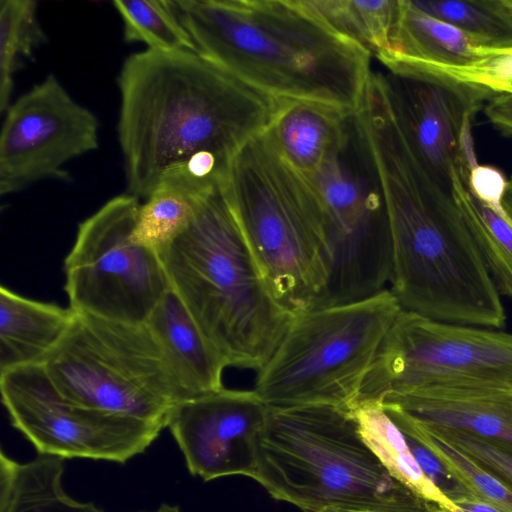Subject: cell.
<instances>
[{
  "instance_id": "obj_1",
  "label": "cell",
  "mask_w": 512,
  "mask_h": 512,
  "mask_svg": "<svg viewBox=\"0 0 512 512\" xmlns=\"http://www.w3.org/2000/svg\"><path fill=\"white\" fill-rule=\"evenodd\" d=\"M388 218L389 290L401 308L454 324L502 328L506 313L453 188L421 162L383 87L352 119Z\"/></svg>"
},
{
  "instance_id": "obj_2",
  "label": "cell",
  "mask_w": 512,
  "mask_h": 512,
  "mask_svg": "<svg viewBox=\"0 0 512 512\" xmlns=\"http://www.w3.org/2000/svg\"><path fill=\"white\" fill-rule=\"evenodd\" d=\"M118 139L128 193L147 199L162 175L205 155L229 167L267 131L286 99L243 81L196 51L129 55L118 78Z\"/></svg>"
},
{
  "instance_id": "obj_3",
  "label": "cell",
  "mask_w": 512,
  "mask_h": 512,
  "mask_svg": "<svg viewBox=\"0 0 512 512\" xmlns=\"http://www.w3.org/2000/svg\"><path fill=\"white\" fill-rule=\"evenodd\" d=\"M196 52L278 99L320 103L352 117L372 55L306 0H171Z\"/></svg>"
},
{
  "instance_id": "obj_4",
  "label": "cell",
  "mask_w": 512,
  "mask_h": 512,
  "mask_svg": "<svg viewBox=\"0 0 512 512\" xmlns=\"http://www.w3.org/2000/svg\"><path fill=\"white\" fill-rule=\"evenodd\" d=\"M158 255L170 289L226 366L259 372L293 315L272 296L220 186L203 199L189 226Z\"/></svg>"
},
{
  "instance_id": "obj_5",
  "label": "cell",
  "mask_w": 512,
  "mask_h": 512,
  "mask_svg": "<svg viewBox=\"0 0 512 512\" xmlns=\"http://www.w3.org/2000/svg\"><path fill=\"white\" fill-rule=\"evenodd\" d=\"M303 512L327 507L433 512L438 505L395 479L364 441L351 410L331 405L270 408L253 478Z\"/></svg>"
},
{
  "instance_id": "obj_6",
  "label": "cell",
  "mask_w": 512,
  "mask_h": 512,
  "mask_svg": "<svg viewBox=\"0 0 512 512\" xmlns=\"http://www.w3.org/2000/svg\"><path fill=\"white\" fill-rule=\"evenodd\" d=\"M220 191L277 303L292 315L312 309L329 275L321 204L269 130L238 151Z\"/></svg>"
},
{
  "instance_id": "obj_7",
  "label": "cell",
  "mask_w": 512,
  "mask_h": 512,
  "mask_svg": "<svg viewBox=\"0 0 512 512\" xmlns=\"http://www.w3.org/2000/svg\"><path fill=\"white\" fill-rule=\"evenodd\" d=\"M401 311L385 289L363 300L293 315L274 354L257 372L253 390L270 408L331 405L351 410Z\"/></svg>"
},
{
  "instance_id": "obj_8",
  "label": "cell",
  "mask_w": 512,
  "mask_h": 512,
  "mask_svg": "<svg viewBox=\"0 0 512 512\" xmlns=\"http://www.w3.org/2000/svg\"><path fill=\"white\" fill-rule=\"evenodd\" d=\"M40 364L68 400L163 428L185 401L146 322L75 312L64 337Z\"/></svg>"
},
{
  "instance_id": "obj_9",
  "label": "cell",
  "mask_w": 512,
  "mask_h": 512,
  "mask_svg": "<svg viewBox=\"0 0 512 512\" xmlns=\"http://www.w3.org/2000/svg\"><path fill=\"white\" fill-rule=\"evenodd\" d=\"M139 199H109L83 220L64 262L65 291L75 312L145 323L169 291L157 252L131 239Z\"/></svg>"
},
{
  "instance_id": "obj_10",
  "label": "cell",
  "mask_w": 512,
  "mask_h": 512,
  "mask_svg": "<svg viewBox=\"0 0 512 512\" xmlns=\"http://www.w3.org/2000/svg\"><path fill=\"white\" fill-rule=\"evenodd\" d=\"M470 384L512 385V334L402 309L379 346L358 401Z\"/></svg>"
},
{
  "instance_id": "obj_11",
  "label": "cell",
  "mask_w": 512,
  "mask_h": 512,
  "mask_svg": "<svg viewBox=\"0 0 512 512\" xmlns=\"http://www.w3.org/2000/svg\"><path fill=\"white\" fill-rule=\"evenodd\" d=\"M11 425L38 454L124 464L157 439L162 426L89 408L65 398L41 364L0 373Z\"/></svg>"
},
{
  "instance_id": "obj_12",
  "label": "cell",
  "mask_w": 512,
  "mask_h": 512,
  "mask_svg": "<svg viewBox=\"0 0 512 512\" xmlns=\"http://www.w3.org/2000/svg\"><path fill=\"white\" fill-rule=\"evenodd\" d=\"M344 150L306 176L320 200L329 265L314 308L366 299L387 289L390 279L391 237L381 195L343 160Z\"/></svg>"
},
{
  "instance_id": "obj_13",
  "label": "cell",
  "mask_w": 512,
  "mask_h": 512,
  "mask_svg": "<svg viewBox=\"0 0 512 512\" xmlns=\"http://www.w3.org/2000/svg\"><path fill=\"white\" fill-rule=\"evenodd\" d=\"M100 122L53 75L10 104L0 134V194L55 179L71 181L65 165L99 147Z\"/></svg>"
},
{
  "instance_id": "obj_14",
  "label": "cell",
  "mask_w": 512,
  "mask_h": 512,
  "mask_svg": "<svg viewBox=\"0 0 512 512\" xmlns=\"http://www.w3.org/2000/svg\"><path fill=\"white\" fill-rule=\"evenodd\" d=\"M269 407L252 390L222 388L178 404L167 428L192 476L254 478Z\"/></svg>"
},
{
  "instance_id": "obj_15",
  "label": "cell",
  "mask_w": 512,
  "mask_h": 512,
  "mask_svg": "<svg viewBox=\"0 0 512 512\" xmlns=\"http://www.w3.org/2000/svg\"><path fill=\"white\" fill-rule=\"evenodd\" d=\"M389 95L421 162L443 185L453 188V176L464 182L460 140L490 92L401 63H388ZM468 185V183H467Z\"/></svg>"
},
{
  "instance_id": "obj_16",
  "label": "cell",
  "mask_w": 512,
  "mask_h": 512,
  "mask_svg": "<svg viewBox=\"0 0 512 512\" xmlns=\"http://www.w3.org/2000/svg\"><path fill=\"white\" fill-rule=\"evenodd\" d=\"M382 405L419 425L512 444V385H439L384 395Z\"/></svg>"
},
{
  "instance_id": "obj_17",
  "label": "cell",
  "mask_w": 512,
  "mask_h": 512,
  "mask_svg": "<svg viewBox=\"0 0 512 512\" xmlns=\"http://www.w3.org/2000/svg\"><path fill=\"white\" fill-rule=\"evenodd\" d=\"M146 323L161 345L185 401L224 388V360L171 289Z\"/></svg>"
},
{
  "instance_id": "obj_18",
  "label": "cell",
  "mask_w": 512,
  "mask_h": 512,
  "mask_svg": "<svg viewBox=\"0 0 512 512\" xmlns=\"http://www.w3.org/2000/svg\"><path fill=\"white\" fill-rule=\"evenodd\" d=\"M75 311L0 288V373L40 364L69 329Z\"/></svg>"
},
{
  "instance_id": "obj_19",
  "label": "cell",
  "mask_w": 512,
  "mask_h": 512,
  "mask_svg": "<svg viewBox=\"0 0 512 512\" xmlns=\"http://www.w3.org/2000/svg\"><path fill=\"white\" fill-rule=\"evenodd\" d=\"M351 118L320 103L287 100L268 130L284 158L308 177L346 148Z\"/></svg>"
},
{
  "instance_id": "obj_20",
  "label": "cell",
  "mask_w": 512,
  "mask_h": 512,
  "mask_svg": "<svg viewBox=\"0 0 512 512\" xmlns=\"http://www.w3.org/2000/svg\"><path fill=\"white\" fill-rule=\"evenodd\" d=\"M478 46L462 31L414 5L399 0L390 39V52L383 65L403 63L420 67L462 66L474 61Z\"/></svg>"
},
{
  "instance_id": "obj_21",
  "label": "cell",
  "mask_w": 512,
  "mask_h": 512,
  "mask_svg": "<svg viewBox=\"0 0 512 512\" xmlns=\"http://www.w3.org/2000/svg\"><path fill=\"white\" fill-rule=\"evenodd\" d=\"M65 460L38 454L19 462L0 452V512H104L93 502L68 495L62 478Z\"/></svg>"
},
{
  "instance_id": "obj_22",
  "label": "cell",
  "mask_w": 512,
  "mask_h": 512,
  "mask_svg": "<svg viewBox=\"0 0 512 512\" xmlns=\"http://www.w3.org/2000/svg\"><path fill=\"white\" fill-rule=\"evenodd\" d=\"M351 412L364 441L395 479L440 508L449 511L456 509L422 472L403 433L389 417L381 400L358 401Z\"/></svg>"
},
{
  "instance_id": "obj_23",
  "label": "cell",
  "mask_w": 512,
  "mask_h": 512,
  "mask_svg": "<svg viewBox=\"0 0 512 512\" xmlns=\"http://www.w3.org/2000/svg\"><path fill=\"white\" fill-rule=\"evenodd\" d=\"M332 28L379 61L390 52L399 0H306Z\"/></svg>"
},
{
  "instance_id": "obj_24",
  "label": "cell",
  "mask_w": 512,
  "mask_h": 512,
  "mask_svg": "<svg viewBox=\"0 0 512 512\" xmlns=\"http://www.w3.org/2000/svg\"><path fill=\"white\" fill-rule=\"evenodd\" d=\"M210 192L197 193L175 183L161 182L145 203L140 204L132 241L159 253L189 226Z\"/></svg>"
},
{
  "instance_id": "obj_25",
  "label": "cell",
  "mask_w": 512,
  "mask_h": 512,
  "mask_svg": "<svg viewBox=\"0 0 512 512\" xmlns=\"http://www.w3.org/2000/svg\"><path fill=\"white\" fill-rule=\"evenodd\" d=\"M47 41L33 0L0 1V112L11 104L14 76Z\"/></svg>"
},
{
  "instance_id": "obj_26",
  "label": "cell",
  "mask_w": 512,
  "mask_h": 512,
  "mask_svg": "<svg viewBox=\"0 0 512 512\" xmlns=\"http://www.w3.org/2000/svg\"><path fill=\"white\" fill-rule=\"evenodd\" d=\"M453 192L499 293L512 297V221L480 203L458 176L453 179Z\"/></svg>"
},
{
  "instance_id": "obj_27",
  "label": "cell",
  "mask_w": 512,
  "mask_h": 512,
  "mask_svg": "<svg viewBox=\"0 0 512 512\" xmlns=\"http://www.w3.org/2000/svg\"><path fill=\"white\" fill-rule=\"evenodd\" d=\"M113 7L123 22L128 43H143L159 52L196 51L171 0H116Z\"/></svg>"
},
{
  "instance_id": "obj_28",
  "label": "cell",
  "mask_w": 512,
  "mask_h": 512,
  "mask_svg": "<svg viewBox=\"0 0 512 512\" xmlns=\"http://www.w3.org/2000/svg\"><path fill=\"white\" fill-rule=\"evenodd\" d=\"M425 13L466 34L478 47L512 46V16L500 0H412Z\"/></svg>"
},
{
  "instance_id": "obj_29",
  "label": "cell",
  "mask_w": 512,
  "mask_h": 512,
  "mask_svg": "<svg viewBox=\"0 0 512 512\" xmlns=\"http://www.w3.org/2000/svg\"><path fill=\"white\" fill-rule=\"evenodd\" d=\"M391 410L405 419L414 432L476 497L506 512H512V490L508 486L444 438L424 429L402 413Z\"/></svg>"
},
{
  "instance_id": "obj_30",
  "label": "cell",
  "mask_w": 512,
  "mask_h": 512,
  "mask_svg": "<svg viewBox=\"0 0 512 512\" xmlns=\"http://www.w3.org/2000/svg\"><path fill=\"white\" fill-rule=\"evenodd\" d=\"M477 54L478 57L474 61L462 66H409L486 90L494 96L512 95V46L503 48L478 47Z\"/></svg>"
},
{
  "instance_id": "obj_31",
  "label": "cell",
  "mask_w": 512,
  "mask_h": 512,
  "mask_svg": "<svg viewBox=\"0 0 512 512\" xmlns=\"http://www.w3.org/2000/svg\"><path fill=\"white\" fill-rule=\"evenodd\" d=\"M383 408L403 433L407 445L422 472L448 500L454 504L463 499L476 497L452 473L442 459L414 432L399 413L384 406Z\"/></svg>"
},
{
  "instance_id": "obj_32",
  "label": "cell",
  "mask_w": 512,
  "mask_h": 512,
  "mask_svg": "<svg viewBox=\"0 0 512 512\" xmlns=\"http://www.w3.org/2000/svg\"><path fill=\"white\" fill-rule=\"evenodd\" d=\"M420 426L465 452L512 490V444L461 431Z\"/></svg>"
},
{
  "instance_id": "obj_33",
  "label": "cell",
  "mask_w": 512,
  "mask_h": 512,
  "mask_svg": "<svg viewBox=\"0 0 512 512\" xmlns=\"http://www.w3.org/2000/svg\"><path fill=\"white\" fill-rule=\"evenodd\" d=\"M507 185L503 172L491 165L478 164L468 177V190L472 196L501 218L512 221L503 204Z\"/></svg>"
},
{
  "instance_id": "obj_34",
  "label": "cell",
  "mask_w": 512,
  "mask_h": 512,
  "mask_svg": "<svg viewBox=\"0 0 512 512\" xmlns=\"http://www.w3.org/2000/svg\"><path fill=\"white\" fill-rule=\"evenodd\" d=\"M488 121L504 136H512V95L491 98L484 109Z\"/></svg>"
},
{
  "instance_id": "obj_35",
  "label": "cell",
  "mask_w": 512,
  "mask_h": 512,
  "mask_svg": "<svg viewBox=\"0 0 512 512\" xmlns=\"http://www.w3.org/2000/svg\"><path fill=\"white\" fill-rule=\"evenodd\" d=\"M454 505L456 506L454 511L439 507L437 512H506L478 497L463 499L455 502Z\"/></svg>"
},
{
  "instance_id": "obj_36",
  "label": "cell",
  "mask_w": 512,
  "mask_h": 512,
  "mask_svg": "<svg viewBox=\"0 0 512 512\" xmlns=\"http://www.w3.org/2000/svg\"><path fill=\"white\" fill-rule=\"evenodd\" d=\"M504 208L508 214L512 215V177L508 180L507 190L504 196Z\"/></svg>"
},
{
  "instance_id": "obj_37",
  "label": "cell",
  "mask_w": 512,
  "mask_h": 512,
  "mask_svg": "<svg viewBox=\"0 0 512 512\" xmlns=\"http://www.w3.org/2000/svg\"><path fill=\"white\" fill-rule=\"evenodd\" d=\"M437 510L433 511V512H437ZM321 512H387V511L349 509V508H342V507H327V508H324Z\"/></svg>"
},
{
  "instance_id": "obj_38",
  "label": "cell",
  "mask_w": 512,
  "mask_h": 512,
  "mask_svg": "<svg viewBox=\"0 0 512 512\" xmlns=\"http://www.w3.org/2000/svg\"><path fill=\"white\" fill-rule=\"evenodd\" d=\"M143 512V511H141ZM152 512H181L178 505H172L168 503H161L158 508Z\"/></svg>"
},
{
  "instance_id": "obj_39",
  "label": "cell",
  "mask_w": 512,
  "mask_h": 512,
  "mask_svg": "<svg viewBox=\"0 0 512 512\" xmlns=\"http://www.w3.org/2000/svg\"><path fill=\"white\" fill-rule=\"evenodd\" d=\"M505 10L512 16V0H500Z\"/></svg>"
}]
</instances>
